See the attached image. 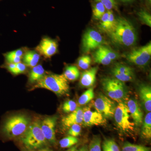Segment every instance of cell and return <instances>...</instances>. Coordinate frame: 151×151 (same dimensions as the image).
<instances>
[{"label":"cell","instance_id":"6da1fadb","mask_svg":"<svg viewBox=\"0 0 151 151\" xmlns=\"http://www.w3.org/2000/svg\"><path fill=\"white\" fill-rule=\"evenodd\" d=\"M108 35L113 43L120 46H133L137 39L134 25L127 19L120 17L116 18L115 26Z\"/></svg>","mask_w":151,"mask_h":151},{"label":"cell","instance_id":"7a4b0ae2","mask_svg":"<svg viewBox=\"0 0 151 151\" xmlns=\"http://www.w3.org/2000/svg\"><path fill=\"white\" fill-rule=\"evenodd\" d=\"M30 119L24 114L7 117L0 127V134L4 137L12 139L22 136L27 130Z\"/></svg>","mask_w":151,"mask_h":151},{"label":"cell","instance_id":"3957f363","mask_svg":"<svg viewBox=\"0 0 151 151\" xmlns=\"http://www.w3.org/2000/svg\"><path fill=\"white\" fill-rule=\"evenodd\" d=\"M37 88L48 89L58 96L68 94L70 89L68 80L63 74H45L35 84L31 90Z\"/></svg>","mask_w":151,"mask_h":151},{"label":"cell","instance_id":"277c9868","mask_svg":"<svg viewBox=\"0 0 151 151\" xmlns=\"http://www.w3.org/2000/svg\"><path fill=\"white\" fill-rule=\"evenodd\" d=\"M21 139L24 145L29 150L42 148L47 143L38 120L30 123Z\"/></svg>","mask_w":151,"mask_h":151},{"label":"cell","instance_id":"5b68a950","mask_svg":"<svg viewBox=\"0 0 151 151\" xmlns=\"http://www.w3.org/2000/svg\"><path fill=\"white\" fill-rule=\"evenodd\" d=\"M114 118L117 127L124 134L132 136L135 131V124L131 120V114L127 105L119 103L116 107Z\"/></svg>","mask_w":151,"mask_h":151},{"label":"cell","instance_id":"8992f818","mask_svg":"<svg viewBox=\"0 0 151 151\" xmlns=\"http://www.w3.org/2000/svg\"><path fill=\"white\" fill-rule=\"evenodd\" d=\"M104 92L108 97L118 103H123L127 95V88L124 82L115 78H105L102 81Z\"/></svg>","mask_w":151,"mask_h":151},{"label":"cell","instance_id":"52a82bcc","mask_svg":"<svg viewBox=\"0 0 151 151\" xmlns=\"http://www.w3.org/2000/svg\"><path fill=\"white\" fill-rule=\"evenodd\" d=\"M151 56L150 42L144 46L134 49L124 55V57L129 62L140 66L147 65L150 59Z\"/></svg>","mask_w":151,"mask_h":151},{"label":"cell","instance_id":"ba28073f","mask_svg":"<svg viewBox=\"0 0 151 151\" xmlns=\"http://www.w3.org/2000/svg\"><path fill=\"white\" fill-rule=\"evenodd\" d=\"M105 43L101 34L95 30L89 29L86 30L82 40V51L87 53L99 47Z\"/></svg>","mask_w":151,"mask_h":151},{"label":"cell","instance_id":"9c48e42d","mask_svg":"<svg viewBox=\"0 0 151 151\" xmlns=\"http://www.w3.org/2000/svg\"><path fill=\"white\" fill-rule=\"evenodd\" d=\"M96 111L105 118H112L114 116L116 105L113 101L104 95L100 94L94 102Z\"/></svg>","mask_w":151,"mask_h":151},{"label":"cell","instance_id":"30bf717a","mask_svg":"<svg viewBox=\"0 0 151 151\" xmlns=\"http://www.w3.org/2000/svg\"><path fill=\"white\" fill-rule=\"evenodd\" d=\"M94 62L103 65L111 64L115 60L119 58L118 52L114 51L110 47L102 45L96 49L93 54Z\"/></svg>","mask_w":151,"mask_h":151},{"label":"cell","instance_id":"8fae6325","mask_svg":"<svg viewBox=\"0 0 151 151\" xmlns=\"http://www.w3.org/2000/svg\"><path fill=\"white\" fill-rule=\"evenodd\" d=\"M57 119L56 116L48 117L44 119L40 123L41 129L47 141L53 145L56 142L55 127Z\"/></svg>","mask_w":151,"mask_h":151},{"label":"cell","instance_id":"7c38bea8","mask_svg":"<svg viewBox=\"0 0 151 151\" xmlns=\"http://www.w3.org/2000/svg\"><path fill=\"white\" fill-rule=\"evenodd\" d=\"M111 71L115 78L122 82L133 81L134 79V69L122 63H117L115 64Z\"/></svg>","mask_w":151,"mask_h":151},{"label":"cell","instance_id":"4fadbf2b","mask_svg":"<svg viewBox=\"0 0 151 151\" xmlns=\"http://www.w3.org/2000/svg\"><path fill=\"white\" fill-rule=\"evenodd\" d=\"M58 44L56 41L49 37H44L36 48V51L45 58H50L58 52Z\"/></svg>","mask_w":151,"mask_h":151},{"label":"cell","instance_id":"5bb4252c","mask_svg":"<svg viewBox=\"0 0 151 151\" xmlns=\"http://www.w3.org/2000/svg\"><path fill=\"white\" fill-rule=\"evenodd\" d=\"M83 124L86 127L99 126L105 124L106 120L97 111H92L88 107L83 108Z\"/></svg>","mask_w":151,"mask_h":151},{"label":"cell","instance_id":"9a60e30c","mask_svg":"<svg viewBox=\"0 0 151 151\" xmlns=\"http://www.w3.org/2000/svg\"><path fill=\"white\" fill-rule=\"evenodd\" d=\"M116 19L113 11H106L100 19L98 28L100 31L108 34L115 26Z\"/></svg>","mask_w":151,"mask_h":151},{"label":"cell","instance_id":"2e32d148","mask_svg":"<svg viewBox=\"0 0 151 151\" xmlns=\"http://www.w3.org/2000/svg\"><path fill=\"white\" fill-rule=\"evenodd\" d=\"M83 109L79 107L67 116L63 118L61 122L63 127L69 129L72 125L83 123Z\"/></svg>","mask_w":151,"mask_h":151},{"label":"cell","instance_id":"e0dca14e","mask_svg":"<svg viewBox=\"0 0 151 151\" xmlns=\"http://www.w3.org/2000/svg\"><path fill=\"white\" fill-rule=\"evenodd\" d=\"M127 105L135 125L140 126L143 123V113L139 103L134 99H131L128 101Z\"/></svg>","mask_w":151,"mask_h":151},{"label":"cell","instance_id":"ac0fdd59","mask_svg":"<svg viewBox=\"0 0 151 151\" xmlns=\"http://www.w3.org/2000/svg\"><path fill=\"white\" fill-rule=\"evenodd\" d=\"M98 70V67H94L82 72L80 79V85L86 88L93 86L96 81Z\"/></svg>","mask_w":151,"mask_h":151},{"label":"cell","instance_id":"d6986e66","mask_svg":"<svg viewBox=\"0 0 151 151\" xmlns=\"http://www.w3.org/2000/svg\"><path fill=\"white\" fill-rule=\"evenodd\" d=\"M139 95L145 109L151 111V88L150 85L142 84L139 86Z\"/></svg>","mask_w":151,"mask_h":151},{"label":"cell","instance_id":"ffe728a7","mask_svg":"<svg viewBox=\"0 0 151 151\" xmlns=\"http://www.w3.org/2000/svg\"><path fill=\"white\" fill-rule=\"evenodd\" d=\"M40 59V54L36 50H28L22 58L23 63L26 66L33 67L37 65Z\"/></svg>","mask_w":151,"mask_h":151},{"label":"cell","instance_id":"44dd1931","mask_svg":"<svg viewBox=\"0 0 151 151\" xmlns=\"http://www.w3.org/2000/svg\"><path fill=\"white\" fill-rule=\"evenodd\" d=\"M45 74V70L42 65L40 64L32 67L29 74L28 81L30 84L36 83L43 77Z\"/></svg>","mask_w":151,"mask_h":151},{"label":"cell","instance_id":"7402d4cb","mask_svg":"<svg viewBox=\"0 0 151 151\" xmlns=\"http://www.w3.org/2000/svg\"><path fill=\"white\" fill-rule=\"evenodd\" d=\"M24 54V50L22 49H19L4 53V56L7 63H17L21 62Z\"/></svg>","mask_w":151,"mask_h":151},{"label":"cell","instance_id":"603a6c76","mask_svg":"<svg viewBox=\"0 0 151 151\" xmlns=\"http://www.w3.org/2000/svg\"><path fill=\"white\" fill-rule=\"evenodd\" d=\"M141 136L143 139H150L151 138V113L149 112L143 122Z\"/></svg>","mask_w":151,"mask_h":151},{"label":"cell","instance_id":"cb8c5ba5","mask_svg":"<svg viewBox=\"0 0 151 151\" xmlns=\"http://www.w3.org/2000/svg\"><path fill=\"white\" fill-rule=\"evenodd\" d=\"M9 71L14 75H18L24 73L26 70L27 66L22 62L17 63H6L3 65Z\"/></svg>","mask_w":151,"mask_h":151},{"label":"cell","instance_id":"d4e9b609","mask_svg":"<svg viewBox=\"0 0 151 151\" xmlns=\"http://www.w3.org/2000/svg\"><path fill=\"white\" fill-rule=\"evenodd\" d=\"M63 74L68 80L74 81L79 78L80 72L76 66L69 65L65 68Z\"/></svg>","mask_w":151,"mask_h":151},{"label":"cell","instance_id":"484cf974","mask_svg":"<svg viewBox=\"0 0 151 151\" xmlns=\"http://www.w3.org/2000/svg\"><path fill=\"white\" fill-rule=\"evenodd\" d=\"M92 9V16L95 19L100 20L101 17L105 13L107 10L104 5L99 2H96Z\"/></svg>","mask_w":151,"mask_h":151},{"label":"cell","instance_id":"4316f807","mask_svg":"<svg viewBox=\"0 0 151 151\" xmlns=\"http://www.w3.org/2000/svg\"><path fill=\"white\" fill-rule=\"evenodd\" d=\"M94 89L93 88H89L79 97L78 100V104L81 105H86L94 98Z\"/></svg>","mask_w":151,"mask_h":151},{"label":"cell","instance_id":"83f0119b","mask_svg":"<svg viewBox=\"0 0 151 151\" xmlns=\"http://www.w3.org/2000/svg\"><path fill=\"white\" fill-rule=\"evenodd\" d=\"M122 151H150V148L145 146L127 142L123 145Z\"/></svg>","mask_w":151,"mask_h":151},{"label":"cell","instance_id":"f1b7e54d","mask_svg":"<svg viewBox=\"0 0 151 151\" xmlns=\"http://www.w3.org/2000/svg\"><path fill=\"white\" fill-rule=\"evenodd\" d=\"M78 142V139L76 137L68 136L63 138L59 142L60 146L63 148H67L73 147Z\"/></svg>","mask_w":151,"mask_h":151},{"label":"cell","instance_id":"f546056e","mask_svg":"<svg viewBox=\"0 0 151 151\" xmlns=\"http://www.w3.org/2000/svg\"><path fill=\"white\" fill-rule=\"evenodd\" d=\"M103 151H120L119 146L112 139H105L102 145Z\"/></svg>","mask_w":151,"mask_h":151},{"label":"cell","instance_id":"4dcf8cb0","mask_svg":"<svg viewBox=\"0 0 151 151\" xmlns=\"http://www.w3.org/2000/svg\"><path fill=\"white\" fill-rule=\"evenodd\" d=\"M138 16L143 24L151 27V16L150 14L145 10L141 9L138 12Z\"/></svg>","mask_w":151,"mask_h":151},{"label":"cell","instance_id":"1f68e13d","mask_svg":"<svg viewBox=\"0 0 151 151\" xmlns=\"http://www.w3.org/2000/svg\"><path fill=\"white\" fill-rule=\"evenodd\" d=\"M92 62L91 57L89 55H85L80 57L77 60V64L78 67L83 70L88 69Z\"/></svg>","mask_w":151,"mask_h":151},{"label":"cell","instance_id":"d6a6232c","mask_svg":"<svg viewBox=\"0 0 151 151\" xmlns=\"http://www.w3.org/2000/svg\"><path fill=\"white\" fill-rule=\"evenodd\" d=\"M101 140L100 136H94L89 143V151H102Z\"/></svg>","mask_w":151,"mask_h":151},{"label":"cell","instance_id":"836d02e7","mask_svg":"<svg viewBox=\"0 0 151 151\" xmlns=\"http://www.w3.org/2000/svg\"><path fill=\"white\" fill-rule=\"evenodd\" d=\"M77 108L76 103L72 100H68L65 102L63 106V110L65 113H71Z\"/></svg>","mask_w":151,"mask_h":151},{"label":"cell","instance_id":"e575fe53","mask_svg":"<svg viewBox=\"0 0 151 151\" xmlns=\"http://www.w3.org/2000/svg\"><path fill=\"white\" fill-rule=\"evenodd\" d=\"M95 1L102 3L107 11L118 10V6L115 0H95Z\"/></svg>","mask_w":151,"mask_h":151},{"label":"cell","instance_id":"d590c367","mask_svg":"<svg viewBox=\"0 0 151 151\" xmlns=\"http://www.w3.org/2000/svg\"><path fill=\"white\" fill-rule=\"evenodd\" d=\"M81 129V127L79 124H73L69 128L68 134L69 136H73L76 137L80 134Z\"/></svg>","mask_w":151,"mask_h":151},{"label":"cell","instance_id":"8d00e7d4","mask_svg":"<svg viewBox=\"0 0 151 151\" xmlns=\"http://www.w3.org/2000/svg\"><path fill=\"white\" fill-rule=\"evenodd\" d=\"M75 151H89V149L86 145L83 146L78 149H76Z\"/></svg>","mask_w":151,"mask_h":151},{"label":"cell","instance_id":"74e56055","mask_svg":"<svg viewBox=\"0 0 151 151\" xmlns=\"http://www.w3.org/2000/svg\"><path fill=\"white\" fill-rule=\"evenodd\" d=\"M77 146H73V147H71L70 149H68L66 151H75L77 149Z\"/></svg>","mask_w":151,"mask_h":151},{"label":"cell","instance_id":"f35d334b","mask_svg":"<svg viewBox=\"0 0 151 151\" xmlns=\"http://www.w3.org/2000/svg\"><path fill=\"white\" fill-rule=\"evenodd\" d=\"M37 151H53L52 150H50V149H47V148H41L39 150H38Z\"/></svg>","mask_w":151,"mask_h":151},{"label":"cell","instance_id":"ab89813d","mask_svg":"<svg viewBox=\"0 0 151 151\" xmlns=\"http://www.w3.org/2000/svg\"><path fill=\"white\" fill-rule=\"evenodd\" d=\"M120 1H122L123 2L127 3L132 2L133 0H120Z\"/></svg>","mask_w":151,"mask_h":151},{"label":"cell","instance_id":"60d3db41","mask_svg":"<svg viewBox=\"0 0 151 151\" xmlns=\"http://www.w3.org/2000/svg\"><path fill=\"white\" fill-rule=\"evenodd\" d=\"M148 2L149 4H151V0H148Z\"/></svg>","mask_w":151,"mask_h":151},{"label":"cell","instance_id":"b9f144b4","mask_svg":"<svg viewBox=\"0 0 151 151\" xmlns=\"http://www.w3.org/2000/svg\"><path fill=\"white\" fill-rule=\"evenodd\" d=\"M34 151L33 150H29V151Z\"/></svg>","mask_w":151,"mask_h":151}]
</instances>
